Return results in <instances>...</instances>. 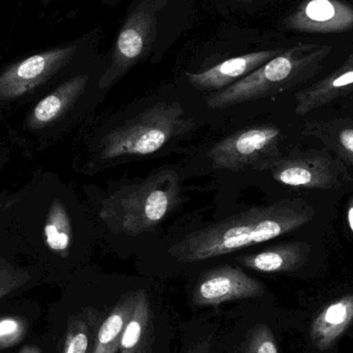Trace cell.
I'll return each instance as SVG.
<instances>
[{
  "label": "cell",
  "mask_w": 353,
  "mask_h": 353,
  "mask_svg": "<svg viewBox=\"0 0 353 353\" xmlns=\"http://www.w3.org/2000/svg\"><path fill=\"white\" fill-rule=\"evenodd\" d=\"M154 340V314L146 290H137L136 304L120 341L118 353H150Z\"/></svg>",
  "instance_id": "2e32d148"
},
{
  "label": "cell",
  "mask_w": 353,
  "mask_h": 353,
  "mask_svg": "<svg viewBox=\"0 0 353 353\" xmlns=\"http://www.w3.org/2000/svg\"><path fill=\"white\" fill-rule=\"evenodd\" d=\"M272 175L277 182L298 188L330 189L339 184L333 165L321 157L280 159Z\"/></svg>",
  "instance_id": "7c38bea8"
},
{
  "label": "cell",
  "mask_w": 353,
  "mask_h": 353,
  "mask_svg": "<svg viewBox=\"0 0 353 353\" xmlns=\"http://www.w3.org/2000/svg\"><path fill=\"white\" fill-rule=\"evenodd\" d=\"M352 321L353 294L334 301L317 315L311 325V340L319 350H329Z\"/></svg>",
  "instance_id": "9a60e30c"
},
{
  "label": "cell",
  "mask_w": 353,
  "mask_h": 353,
  "mask_svg": "<svg viewBox=\"0 0 353 353\" xmlns=\"http://www.w3.org/2000/svg\"><path fill=\"white\" fill-rule=\"evenodd\" d=\"M310 253V246L303 242H288L275 245L253 254L236 259L247 269L261 273H283L302 267Z\"/></svg>",
  "instance_id": "5bb4252c"
},
{
  "label": "cell",
  "mask_w": 353,
  "mask_h": 353,
  "mask_svg": "<svg viewBox=\"0 0 353 353\" xmlns=\"http://www.w3.org/2000/svg\"><path fill=\"white\" fill-rule=\"evenodd\" d=\"M77 51L76 45L66 46L0 68V123L8 121L59 82Z\"/></svg>",
  "instance_id": "8992f818"
},
{
  "label": "cell",
  "mask_w": 353,
  "mask_h": 353,
  "mask_svg": "<svg viewBox=\"0 0 353 353\" xmlns=\"http://www.w3.org/2000/svg\"><path fill=\"white\" fill-rule=\"evenodd\" d=\"M136 292L124 294L112 309L107 317L103 319L92 353H118L120 341L126 325L130 321L136 304Z\"/></svg>",
  "instance_id": "e0dca14e"
},
{
  "label": "cell",
  "mask_w": 353,
  "mask_h": 353,
  "mask_svg": "<svg viewBox=\"0 0 353 353\" xmlns=\"http://www.w3.org/2000/svg\"><path fill=\"white\" fill-rule=\"evenodd\" d=\"M167 0H142L130 12L118 33L111 62L97 82L101 90L113 87L146 57L157 37V19Z\"/></svg>",
  "instance_id": "52a82bcc"
},
{
  "label": "cell",
  "mask_w": 353,
  "mask_h": 353,
  "mask_svg": "<svg viewBox=\"0 0 353 353\" xmlns=\"http://www.w3.org/2000/svg\"><path fill=\"white\" fill-rule=\"evenodd\" d=\"M1 215L19 254L29 257L39 272L74 256L79 240L74 203L52 172L35 170L20 188L8 193Z\"/></svg>",
  "instance_id": "6da1fadb"
},
{
  "label": "cell",
  "mask_w": 353,
  "mask_h": 353,
  "mask_svg": "<svg viewBox=\"0 0 353 353\" xmlns=\"http://www.w3.org/2000/svg\"><path fill=\"white\" fill-rule=\"evenodd\" d=\"M280 138L281 132L276 126H251L216 143L208 152V157L218 170H272L281 159Z\"/></svg>",
  "instance_id": "ba28073f"
},
{
  "label": "cell",
  "mask_w": 353,
  "mask_h": 353,
  "mask_svg": "<svg viewBox=\"0 0 353 353\" xmlns=\"http://www.w3.org/2000/svg\"><path fill=\"white\" fill-rule=\"evenodd\" d=\"M332 49L317 43L290 48L228 88L210 95L205 103L210 109L224 110L290 90L314 76Z\"/></svg>",
  "instance_id": "277c9868"
},
{
  "label": "cell",
  "mask_w": 353,
  "mask_h": 353,
  "mask_svg": "<svg viewBox=\"0 0 353 353\" xmlns=\"http://www.w3.org/2000/svg\"><path fill=\"white\" fill-rule=\"evenodd\" d=\"M189 353H211V341L210 339L199 340L191 347Z\"/></svg>",
  "instance_id": "7402d4cb"
},
{
  "label": "cell",
  "mask_w": 353,
  "mask_h": 353,
  "mask_svg": "<svg viewBox=\"0 0 353 353\" xmlns=\"http://www.w3.org/2000/svg\"><path fill=\"white\" fill-rule=\"evenodd\" d=\"M353 89V54L333 72L296 94V114L306 115Z\"/></svg>",
  "instance_id": "4fadbf2b"
},
{
  "label": "cell",
  "mask_w": 353,
  "mask_h": 353,
  "mask_svg": "<svg viewBox=\"0 0 353 353\" xmlns=\"http://www.w3.org/2000/svg\"><path fill=\"white\" fill-rule=\"evenodd\" d=\"M25 323L16 317L0 319V348L10 347L24 337Z\"/></svg>",
  "instance_id": "ffe728a7"
},
{
  "label": "cell",
  "mask_w": 353,
  "mask_h": 353,
  "mask_svg": "<svg viewBox=\"0 0 353 353\" xmlns=\"http://www.w3.org/2000/svg\"><path fill=\"white\" fill-rule=\"evenodd\" d=\"M180 193L175 170H161L110 195L99 218L114 234L138 236L152 232L168 217L178 205Z\"/></svg>",
  "instance_id": "3957f363"
},
{
  "label": "cell",
  "mask_w": 353,
  "mask_h": 353,
  "mask_svg": "<svg viewBox=\"0 0 353 353\" xmlns=\"http://www.w3.org/2000/svg\"><path fill=\"white\" fill-rule=\"evenodd\" d=\"M347 221L353 234V197L350 199L347 205Z\"/></svg>",
  "instance_id": "603a6c76"
},
{
  "label": "cell",
  "mask_w": 353,
  "mask_h": 353,
  "mask_svg": "<svg viewBox=\"0 0 353 353\" xmlns=\"http://www.w3.org/2000/svg\"><path fill=\"white\" fill-rule=\"evenodd\" d=\"M313 216L312 208L300 199L250 208L189 232L171 246L169 254L180 263L208 261L283 236Z\"/></svg>",
  "instance_id": "7a4b0ae2"
},
{
  "label": "cell",
  "mask_w": 353,
  "mask_h": 353,
  "mask_svg": "<svg viewBox=\"0 0 353 353\" xmlns=\"http://www.w3.org/2000/svg\"><path fill=\"white\" fill-rule=\"evenodd\" d=\"M302 33H341L353 28V6L343 0H306L284 21Z\"/></svg>",
  "instance_id": "30bf717a"
},
{
  "label": "cell",
  "mask_w": 353,
  "mask_h": 353,
  "mask_svg": "<svg viewBox=\"0 0 353 353\" xmlns=\"http://www.w3.org/2000/svg\"><path fill=\"white\" fill-rule=\"evenodd\" d=\"M245 353H279L275 336L267 325L253 327L245 342Z\"/></svg>",
  "instance_id": "d6986e66"
},
{
  "label": "cell",
  "mask_w": 353,
  "mask_h": 353,
  "mask_svg": "<svg viewBox=\"0 0 353 353\" xmlns=\"http://www.w3.org/2000/svg\"><path fill=\"white\" fill-rule=\"evenodd\" d=\"M338 145L346 159L353 165V128H344L339 132Z\"/></svg>",
  "instance_id": "44dd1931"
},
{
  "label": "cell",
  "mask_w": 353,
  "mask_h": 353,
  "mask_svg": "<svg viewBox=\"0 0 353 353\" xmlns=\"http://www.w3.org/2000/svg\"><path fill=\"white\" fill-rule=\"evenodd\" d=\"M101 321V313L90 308L70 319L62 353H92Z\"/></svg>",
  "instance_id": "ac0fdd59"
},
{
  "label": "cell",
  "mask_w": 353,
  "mask_h": 353,
  "mask_svg": "<svg viewBox=\"0 0 353 353\" xmlns=\"http://www.w3.org/2000/svg\"><path fill=\"white\" fill-rule=\"evenodd\" d=\"M238 1L243 2V3H249V2L252 1V0H238Z\"/></svg>",
  "instance_id": "d4e9b609"
},
{
  "label": "cell",
  "mask_w": 353,
  "mask_h": 353,
  "mask_svg": "<svg viewBox=\"0 0 353 353\" xmlns=\"http://www.w3.org/2000/svg\"><path fill=\"white\" fill-rule=\"evenodd\" d=\"M263 292V283L240 268L220 265L201 274L193 292V303L199 307H216L230 301L259 298Z\"/></svg>",
  "instance_id": "9c48e42d"
},
{
  "label": "cell",
  "mask_w": 353,
  "mask_h": 353,
  "mask_svg": "<svg viewBox=\"0 0 353 353\" xmlns=\"http://www.w3.org/2000/svg\"><path fill=\"white\" fill-rule=\"evenodd\" d=\"M282 50L272 49L252 52L220 62L201 72H187L189 84L199 90H223L230 85L248 76L270 60L281 53Z\"/></svg>",
  "instance_id": "8fae6325"
},
{
  "label": "cell",
  "mask_w": 353,
  "mask_h": 353,
  "mask_svg": "<svg viewBox=\"0 0 353 353\" xmlns=\"http://www.w3.org/2000/svg\"><path fill=\"white\" fill-rule=\"evenodd\" d=\"M8 192H0V211H1L2 208H3L4 203H6V199H8Z\"/></svg>",
  "instance_id": "cb8c5ba5"
},
{
  "label": "cell",
  "mask_w": 353,
  "mask_h": 353,
  "mask_svg": "<svg viewBox=\"0 0 353 353\" xmlns=\"http://www.w3.org/2000/svg\"><path fill=\"white\" fill-rule=\"evenodd\" d=\"M193 125L180 103H155L105 134L95 150V161L107 163L153 154L173 139L192 130Z\"/></svg>",
  "instance_id": "5b68a950"
}]
</instances>
